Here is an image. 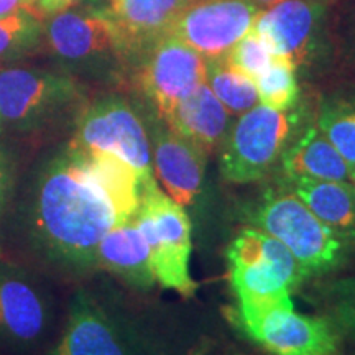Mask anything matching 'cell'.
<instances>
[{
  "label": "cell",
  "mask_w": 355,
  "mask_h": 355,
  "mask_svg": "<svg viewBox=\"0 0 355 355\" xmlns=\"http://www.w3.org/2000/svg\"><path fill=\"white\" fill-rule=\"evenodd\" d=\"M30 234L38 250L66 268H96L104 235L123 220L81 155L66 146L42 168L30 202Z\"/></svg>",
  "instance_id": "6da1fadb"
},
{
  "label": "cell",
  "mask_w": 355,
  "mask_h": 355,
  "mask_svg": "<svg viewBox=\"0 0 355 355\" xmlns=\"http://www.w3.org/2000/svg\"><path fill=\"white\" fill-rule=\"evenodd\" d=\"M225 257L239 304L237 322L295 306L291 293L306 278L290 250L272 235L257 227L242 229L229 243Z\"/></svg>",
  "instance_id": "7a4b0ae2"
},
{
  "label": "cell",
  "mask_w": 355,
  "mask_h": 355,
  "mask_svg": "<svg viewBox=\"0 0 355 355\" xmlns=\"http://www.w3.org/2000/svg\"><path fill=\"white\" fill-rule=\"evenodd\" d=\"M53 355H175L127 311L78 290Z\"/></svg>",
  "instance_id": "3957f363"
},
{
  "label": "cell",
  "mask_w": 355,
  "mask_h": 355,
  "mask_svg": "<svg viewBox=\"0 0 355 355\" xmlns=\"http://www.w3.org/2000/svg\"><path fill=\"white\" fill-rule=\"evenodd\" d=\"M252 222L290 250L306 279L339 268L352 243L319 220L286 184L260 199Z\"/></svg>",
  "instance_id": "277c9868"
},
{
  "label": "cell",
  "mask_w": 355,
  "mask_h": 355,
  "mask_svg": "<svg viewBox=\"0 0 355 355\" xmlns=\"http://www.w3.org/2000/svg\"><path fill=\"white\" fill-rule=\"evenodd\" d=\"M298 109L255 105L239 115L219 150V170L230 183L260 181L278 165L301 127Z\"/></svg>",
  "instance_id": "5b68a950"
},
{
  "label": "cell",
  "mask_w": 355,
  "mask_h": 355,
  "mask_svg": "<svg viewBox=\"0 0 355 355\" xmlns=\"http://www.w3.org/2000/svg\"><path fill=\"white\" fill-rule=\"evenodd\" d=\"M150 248L153 273L163 288L184 298L194 295L198 283L191 277V222L181 204L158 186L157 178L141 183L139 211L133 217Z\"/></svg>",
  "instance_id": "8992f818"
},
{
  "label": "cell",
  "mask_w": 355,
  "mask_h": 355,
  "mask_svg": "<svg viewBox=\"0 0 355 355\" xmlns=\"http://www.w3.org/2000/svg\"><path fill=\"white\" fill-rule=\"evenodd\" d=\"M68 146L79 153H112L139 173L141 183L155 176L148 127L122 96H104L86 105Z\"/></svg>",
  "instance_id": "52a82bcc"
},
{
  "label": "cell",
  "mask_w": 355,
  "mask_h": 355,
  "mask_svg": "<svg viewBox=\"0 0 355 355\" xmlns=\"http://www.w3.org/2000/svg\"><path fill=\"white\" fill-rule=\"evenodd\" d=\"M43 38L51 55L69 69L101 73L127 66L109 10L55 13L44 21Z\"/></svg>",
  "instance_id": "ba28073f"
},
{
  "label": "cell",
  "mask_w": 355,
  "mask_h": 355,
  "mask_svg": "<svg viewBox=\"0 0 355 355\" xmlns=\"http://www.w3.org/2000/svg\"><path fill=\"white\" fill-rule=\"evenodd\" d=\"M81 97L71 74L35 68L0 71V117L17 130L46 125Z\"/></svg>",
  "instance_id": "9c48e42d"
},
{
  "label": "cell",
  "mask_w": 355,
  "mask_h": 355,
  "mask_svg": "<svg viewBox=\"0 0 355 355\" xmlns=\"http://www.w3.org/2000/svg\"><path fill=\"white\" fill-rule=\"evenodd\" d=\"M53 326L46 290L32 273L0 263V349L28 354L43 347Z\"/></svg>",
  "instance_id": "30bf717a"
},
{
  "label": "cell",
  "mask_w": 355,
  "mask_h": 355,
  "mask_svg": "<svg viewBox=\"0 0 355 355\" xmlns=\"http://www.w3.org/2000/svg\"><path fill=\"white\" fill-rule=\"evenodd\" d=\"M133 66V83L159 119L206 83V58L170 35L148 48Z\"/></svg>",
  "instance_id": "8fae6325"
},
{
  "label": "cell",
  "mask_w": 355,
  "mask_h": 355,
  "mask_svg": "<svg viewBox=\"0 0 355 355\" xmlns=\"http://www.w3.org/2000/svg\"><path fill=\"white\" fill-rule=\"evenodd\" d=\"M261 12L247 0H188L168 35L206 60H219L254 30Z\"/></svg>",
  "instance_id": "7c38bea8"
},
{
  "label": "cell",
  "mask_w": 355,
  "mask_h": 355,
  "mask_svg": "<svg viewBox=\"0 0 355 355\" xmlns=\"http://www.w3.org/2000/svg\"><path fill=\"white\" fill-rule=\"evenodd\" d=\"M248 339L272 355H343V336L331 318L301 314L295 306L275 308L239 322Z\"/></svg>",
  "instance_id": "4fadbf2b"
},
{
  "label": "cell",
  "mask_w": 355,
  "mask_h": 355,
  "mask_svg": "<svg viewBox=\"0 0 355 355\" xmlns=\"http://www.w3.org/2000/svg\"><path fill=\"white\" fill-rule=\"evenodd\" d=\"M327 3L329 0H279L260 13L254 32L275 56L285 58L296 71L306 68L322 50Z\"/></svg>",
  "instance_id": "5bb4252c"
},
{
  "label": "cell",
  "mask_w": 355,
  "mask_h": 355,
  "mask_svg": "<svg viewBox=\"0 0 355 355\" xmlns=\"http://www.w3.org/2000/svg\"><path fill=\"white\" fill-rule=\"evenodd\" d=\"M148 132L155 178L173 201L189 206L201 193L209 155L178 135L155 114Z\"/></svg>",
  "instance_id": "9a60e30c"
},
{
  "label": "cell",
  "mask_w": 355,
  "mask_h": 355,
  "mask_svg": "<svg viewBox=\"0 0 355 355\" xmlns=\"http://www.w3.org/2000/svg\"><path fill=\"white\" fill-rule=\"evenodd\" d=\"M188 0H121L109 15L117 30L125 64H133L166 37Z\"/></svg>",
  "instance_id": "2e32d148"
},
{
  "label": "cell",
  "mask_w": 355,
  "mask_h": 355,
  "mask_svg": "<svg viewBox=\"0 0 355 355\" xmlns=\"http://www.w3.org/2000/svg\"><path fill=\"white\" fill-rule=\"evenodd\" d=\"M162 121L204 153L219 152L232 127V115L220 104L207 83L194 89Z\"/></svg>",
  "instance_id": "e0dca14e"
},
{
  "label": "cell",
  "mask_w": 355,
  "mask_h": 355,
  "mask_svg": "<svg viewBox=\"0 0 355 355\" xmlns=\"http://www.w3.org/2000/svg\"><path fill=\"white\" fill-rule=\"evenodd\" d=\"M96 268L115 275L137 290H150L155 278L150 248L135 219L115 225L96 250Z\"/></svg>",
  "instance_id": "ac0fdd59"
},
{
  "label": "cell",
  "mask_w": 355,
  "mask_h": 355,
  "mask_svg": "<svg viewBox=\"0 0 355 355\" xmlns=\"http://www.w3.org/2000/svg\"><path fill=\"white\" fill-rule=\"evenodd\" d=\"M279 163L286 180L309 178L324 181H349L352 173V166L324 137L316 123H311L293 139Z\"/></svg>",
  "instance_id": "d6986e66"
},
{
  "label": "cell",
  "mask_w": 355,
  "mask_h": 355,
  "mask_svg": "<svg viewBox=\"0 0 355 355\" xmlns=\"http://www.w3.org/2000/svg\"><path fill=\"white\" fill-rule=\"evenodd\" d=\"M286 186L327 227L355 241V193L350 181L290 178Z\"/></svg>",
  "instance_id": "ffe728a7"
},
{
  "label": "cell",
  "mask_w": 355,
  "mask_h": 355,
  "mask_svg": "<svg viewBox=\"0 0 355 355\" xmlns=\"http://www.w3.org/2000/svg\"><path fill=\"white\" fill-rule=\"evenodd\" d=\"M69 148V146H68ZM79 153V152H78ZM87 170L112 199L123 222L132 220L139 211L141 180L128 163L112 153H79Z\"/></svg>",
  "instance_id": "44dd1931"
},
{
  "label": "cell",
  "mask_w": 355,
  "mask_h": 355,
  "mask_svg": "<svg viewBox=\"0 0 355 355\" xmlns=\"http://www.w3.org/2000/svg\"><path fill=\"white\" fill-rule=\"evenodd\" d=\"M319 130L350 166H355V96L331 94L322 97L318 107Z\"/></svg>",
  "instance_id": "7402d4cb"
},
{
  "label": "cell",
  "mask_w": 355,
  "mask_h": 355,
  "mask_svg": "<svg viewBox=\"0 0 355 355\" xmlns=\"http://www.w3.org/2000/svg\"><path fill=\"white\" fill-rule=\"evenodd\" d=\"M206 83L232 117H239L260 104L254 79L230 66L225 58L207 60Z\"/></svg>",
  "instance_id": "603a6c76"
},
{
  "label": "cell",
  "mask_w": 355,
  "mask_h": 355,
  "mask_svg": "<svg viewBox=\"0 0 355 355\" xmlns=\"http://www.w3.org/2000/svg\"><path fill=\"white\" fill-rule=\"evenodd\" d=\"M261 105L275 110H291L298 105L300 84L296 68L285 58H275L270 68L255 79Z\"/></svg>",
  "instance_id": "cb8c5ba5"
},
{
  "label": "cell",
  "mask_w": 355,
  "mask_h": 355,
  "mask_svg": "<svg viewBox=\"0 0 355 355\" xmlns=\"http://www.w3.org/2000/svg\"><path fill=\"white\" fill-rule=\"evenodd\" d=\"M43 38V20L32 13L19 12L0 17V61L26 55Z\"/></svg>",
  "instance_id": "d4e9b609"
},
{
  "label": "cell",
  "mask_w": 355,
  "mask_h": 355,
  "mask_svg": "<svg viewBox=\"0 0 355 355\" xmlns=\"http://www.w3.org/2000/svg\"><path fill=\"white\" fill-rule=\"evenodd\" d=\"M275 58L278 56H275L272 48L266 44L259 33L252 30L235 43V46L229 51L225 60L230 66H234L235 69H239L255 81L260 74H263L270 68Z\"/></svg>",
  "instance_id": "484cf974"
},
{
  "label": "cell",
  "mask_w": 355,
  "mask_h": 355,
  "mask_svg": "<svg viewBox=\"0 0 355 355\" xmlns=\"http://www.w3.org/2000/svg\"><path fill=\"white\" fill-rule=\"evenodd\" d=\"M331 319L339 329L355 332V278L340 279L326 291Z\"/></svg>",
  "instance_id": "4316f807"
},
{
  "label": "cell",
  "mask_w": 355,
  "mask_h": 355,
  "mask_svg": "<svg viewBox=\"0 0 355 355\" xmlns=\"http://www.w3.org/2000/svg\"><path fill=\"white\" fill-rule=\"evenodd\" d=\"M13 181V166L12 159L6 150L0 148V212L3 211L12 191Z\"/></svg>",
  "instance_id": "83f0119b"
},
{
  "label": "cell",
  "mask_w": 355,
  "mask_h": 355,
  "mask_svg": "<svg viewBox=\"0 0 355 355\" xmlns=\"http://www.w3.org/2000/svg\"><path fill=\"white\" fill-rule=\"evenodd\" d=\"M78 0H35V7H37L40 19L46 20L48 17L55 15V13L68 10Z\"/></svg>",
  "instance_id": "f1b7e54d"
},
{
  "label": "cell",
  "mask_w": 355,
  "mask_h": 355,
  "mask_svg": "<svg viewBox=\"0 0 355 355\" xmlns=\"http://www.w3.org/2000/svg\"><path fill=\"white\" fill-rule=\"evenodd\" d=\"M19 12L32 13L33 17L40 19L37 7H35V0H0V17H7Z\"/></svg>",
  "instance_id": "f546056e"
},
{
  "label": "cell",
  "mask_w": 355,
  "mask_h": 355,
  "mask_svg": "<svg viewBox=\"0 0 355 355\" xmlns=\"http://www.w3.org/2000/svg\"><path fill=\"white\" fill-rule=\"evenodd\" d=\"M247 2L254 3V6H257V7H260V8H261V10H265V8L272 7V6H275V3H278V2H279V0H247Z\"/></svg>",
  "instance_id": "4dcf8cb0"
},
{
  "label": "cell",
  "mask_w": 355,
  "mask_h": 355,
  "mask_svg": "<svg viewBox=\"0 0 355 355\" xmlns=\"http://www.w3.org/2000/svg\"><path fill=\"white\" fill-rule=\"evenodd\" d=\"M350 184H352V188H354V193H355V166L352 168V173H350Z\"/></svg>",
  "instance_id": "1f68e13d"
},
{
  "label": "cell",
  "mask_w": 355,
  "mask_h": 355,
  "mask_svg": "<svg viewBox=\"0 0 355 355\" xmlns=\"http://www.w3.org/2000/svg\"><path fill=\"white\" fill-rule=\"evenodd\" d=\"M119 2H121V0H110V8H114Z\"/></svg>",
  "instance_id": "d6a6232c"
},
{
  "label": "cell",
  "mask_w": 355,
  "mask_h": 355,
  "mask_svg": "<svg viewBox=\"0 0 355 355\" xmlns=\"http://www.w3.org/2000/svg\"><path fill=\"white\" fill-rule=\"evenodd\" d=\"M354 44H355V40H354Z\"/></svg>",
  "instance_id": "836d02e7"
}]
</instances>
